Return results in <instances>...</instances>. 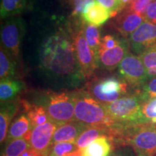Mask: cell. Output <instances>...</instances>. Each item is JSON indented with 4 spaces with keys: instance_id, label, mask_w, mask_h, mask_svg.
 <instances>
[{
    "instance_id": "32",
    "label": "cell",
    "mask_w": 156,
    "mask_h": 156,
    "mask_svg": "<svg viewBox=\"0 0 156 156\" xmlns=\"http://www.w3.org/2000/svg\"><path fill=\"white\" fill-rule=\"evenodd\" d=\"M122 40H119V39L117 38L116 37H115L114 36L106 35V36H105L101 38L99 51L108 50L114 48L115 46H118V45L122 42Z\"/></svg>"
},
{
    "instance_id": "29",
    "label": "cell",
    "mask_w": 156,
    "mask_h": 156,
    "mask_svg": "<svg viewBox=\"0 0 156 156\" xmlns=\"http://www.w3.org/2000/svg\"><path fill=\"white\" fill-rule=\"evenodd\" d=\"M79 150L75 143L72 142H58L51 148V156H65L70 153Z\"/></svg>"
},
{
    "instance_id": "9",
    "label": "cell",
    "mask_w": 156,
    "mask_h": 156,
    "mask_svg": "<svg viewBox=\"0 0 156 156\" xmlns=\"http://www.w3.org/2000/svg\"><path fill=\"white\" fill-rule=\"evenodd\" d=\"M74 45L82 75L83 77H90L94 73L98 62L87 44L83 29L76 36Z\"/></svg>"
},
{
    "instance_id": "23",
    "label": "cell",
    "mask_w": 156,
    "mask_h": 156,
    "mask_svg": "<svg viewBox=\"0 0 156 156\" xmlns=\"http://www.w3.org/2000/svg\"><path fill=\"white\" fill-rule=\"evenodd\" d=\"M83 30L85 39H86L90 48L92 50L95 58L98 62V51L101 41L100 31L98 27L90 24H87V23H85V25H83Z\"/></svg>"
},
{
    "instance_id": "10",
    "label": "cell",
    "mask_w": 156,
    "mask_h": 156,
    "mask_svg": "<svg viewBox=\"0 0 156 156\" xmlns=\"http://www.w3.org/2000/svg\"><path fill=\"white\" fill-rule=\"evenodd\" d=\"M58 126L55 122L48 121L33 128L29 140L30 148L39 153H50L52 139Z\"/></svg>"
},
{
    "instance_id": "19",
    "label": "cell",
    "mask_w": 156,
    "mask_h": 156,
    "mask_svg": "<svg viewBox=\"0 0 156 156\" xmlns=\"http://www.w3.org/2000/svg\"><path fill=\"white\" fill-rule=\"evenodd\" d=\"M25 89V84L20 80L7 79L0 83L1 103L13 101Z\"/></svg>"
},
{
    "instance_id": "33",
    "label": "cell",
    "mask_w": 156,
    "mask_h": 156,
    "mask_svg": "<svg viewBox=\"0 0 156 156\" xmlns=\"http://www.w3.org/2000/svg\"><path fill=\"white\" fill-rule=\"evenodd\" d=\"M145 21L156 25V2H152L143 15Z\"/></svg>"
},
{
    "instance_id": "4",
    "label": "cell",
    "mask_w": 156,
    "mask_h": 156,
    "mask_svg": "<svg viewBox=\"0 0 156 156\" xmlns=\"http://www.w3.org/2000/svg\"><path fill=\"white\" fill-rule=\"evenodd\" d=\"M142 104L139 94L136 93L121 98L105 105V108L115 124L134 125L146 123L142 114Z\"/></svg>"
},
{
    "instance_id": "16",
    "label": "cell",
    "mask_w": 156,
    "mask_h": 156,
    "mask_svg": "<svg viewBox=\"0 0 156 156\" xmlns=\"http://www.w3.org/2000/svg\"><path fill=\"white\" fill-rule=\"evenodd\" d=\"M33 126L28 115L22 114L19 116L9 126L6 142L19 138H25L30 140Z\"/></svg>"
},
{
    "instance_id": "18",
    "label": "cell",
    "mask_w": 156,
    "mask_h": 156,
    "mask_svg": "<svg viewBox=\"0 0 156 156\" xmlns=\"http://www.w3.org/2000/svg\"><path fill=\"white\" fill-rule=\"evenodd\" d=\"M114 149L108 136L103 135L83 148L82 154L83 156H108Z\"/></svg>"
},
{
    "instance_id": "7",
    "label": "cell",
    "mask_w": 156,
    "mask_h": 156,
    "mask_svg": "<svg viewBox=\"0 0 156 156\" xmlns=\"http://www.w3.org/2000/svg\"><path fill=\"white\" fill-rule=\"evenodd\" d=\"M25 33V24L20 17L11 18L2 25L1 47L13 57H17Z\"/></svg>"
},
{
    "instance_id": "13",
    "label": "cell",
    "mask_w": 156,
    "mask_h": 156,
    "mask_svg": "<svg viewBox=\"0 0 156 156\" xmlns=\"http://www.w3.org/2000/svg\"><path fill=\"white\" fill-rule=\"evenodd\" d=\"M129 44L122 40L118 46L108 50L99 51L98 64L107 70H112L119 67L121 62L129 53Z\"/></svg>"
},
{
    "instance_id": "6",
    "label": "cell",
    "mask_w": 156,
    "mask_h": 156,
    "mask_svg": "<svg viewBox=\"0 0 156 156\" xmlns=\"http://www.w3.org/2000/svg\"><path fill=\"white\" fill-rule=\"evenodd\" d=\"M126 90L127 83L125 81L111 77L93 83L87 93L98 102L106 105L124 97Z\"/></svg>"
},
{
    "instance_id": "17",
    "label": "cell",
    "mask_w": 156,
    "mask_h": 156,
    "mask_svg": "<svg viewBox=\"0 0 156 156\" xmlns=\"http://www.w3.org/2000/svg\"><path fill=\"white\" fill-rule=\"evenodd\" d=\"M18 110V106L14 101L1 103L0 112V142L2 144L7 139L8 128L12 119Z\"/></svg>"
},
{
    "instance_id": "1",
    "label": "cell",
    "mask_w": 156,
    "mask_h": 156,
    "mask_svg": "<svg viewBox=\"0 0 156 156\" xmlns=\"http://www.w3.org/2000/svg\"><path fill=\"white\" fill-rule=\"evenodd\" d=\"M40 61L48 73L56 77H83L76 56L75 45L64 33L51 35L40 48Z\"/></svg>"
},
{
    "instance_id": "31",
    "label": "cell",
    "mask_w": 156,
    "mask_h": 156,
    "mask_svg": "<svg viewBox=\"0 0 156 156\" xmlns=\"http://www.w3.org/2000/svg\"><path fill=\"white\" fill-rule=\"evenodd\" d=\"M110 12L111 17L116 16L122 12L120 0H95Z\"/></svg>"
},
{
    "instance_id": "28",
    "label": "cell",
    "mask_w": 156,
    "mask_h": 156,
    "mask_svg": "<svg viewBox=\"0 0 156 156\" xmlns=\"http://www.w3.org/2000/svg\"><path fill=\"white\" fill-rule=\"evenodd\" d=\"M142 114L146 123L156 124V98L142 103Z\"/></svg>"
},
{
    "instance_id": "37",
    "label": "cell",
    "mask_w": 156,
    "mask_h": 156,
    "mask_svg": "<svg viewBox=\"0 0 156 156\" xmlns=\"http://www.w3.org/2000/svg\"><path fill=\"white\" fill-rule=\"evenodd\" d=\"M132 1H133V0H120L121 9H122V12L124 10V9L127 8L130 4L132 3Z\"/></svg>"
},
{
    "instance_id": "14",
    "label": "cell",
    "mask_w": 156,
    "mask_h": 156,
    "mask_svg": "<svg viewBox=\"0 0 156 156\" xmlns=\"http://www.w3.org/2000/svg\"><path fill=\"white\" fill-rule=\"evenodd\" d=\"M80 17L85 23L100 27L111 17V13L95 0H89L82 12Z\"/></svg>"
},
{
    "instance_id": "27",
    "label": "cell",
    "mask_w": 156,
    "mask_h": 156,
    "mask_svg": "<svg viewBox=\"0 0 156 156\" xmlns=\"http://www.w3.org/2000/svg\"><path fill=\"white\" fill-rule=\"evenodd\" d=\"M137 93L142 103L156 98V77L146 82L140 92Z\"/></svg>"
},
{
    "instance_id": "24",
    "label": "cell",
    "mask_w": 156,
    "mask_h": 156,
    "mask_svg": "<svg viewBox=\"0 0 156 156\" xmlns=\"http://www.w3.org/2000/svg\"><path fill=\"white\" fill-rule=\"evenodd\" d=\"M25 6L26 0H1V19L20 14L24 10Z\"/></svg>"
},
{
    "instance_id": "34",
    "label": "cell",
    "mask_w": 156,
    "mask_h": 156,
    "mask_svg": "<svg viewBox=\"0 0 156 156\" xmlns=\"http://www.w3.org/2000/svg\"><path fill=\"white\" fill-rule=\"evenodd\" d=\"M89 0H72L73 3V17H80L84 7Z\"/></svg>"
},
{
    "instance_id": "12",
    "label": "cell",
    "mask_w": 156,
    "mask_h": 156,
    "mask_svg": "<svg viewBox=\"0 0 156 156\" xmlns=\"http://www.w3.org/2000/svg\"><path fill=\"white\" fill-rule=\"evenodd\" d=\"M145 22L143 16L125 9L116 17L113 26L124 37L129 36L142 23Z\"/></svg>"
},
{
    "instance_id": "21",
    "label": "cell",
    "mask_w": 156,
    "mask_h": 156,
    "mask_svg": "<svg viewBox=\"0 0 156 156\" xmlns=\"http://www.w3.org/2000/svg\"><path fill=\"white\" fill-rule=\"evenodd\" d=\"M23 106L27 111V115L33 128L51 121L46 109L40 105H31L30 103L23 102Z\"/></svg>"
},
{
    "instance_id": "11",
    "label": "cell",
    "mask_w": 156,
    "mask_h": 156,
    "mask_svg": "<svg viewBox=\"0 0 156 156\" xmlns=\"http://www.w3.org/2000/svg\"><path fill=\"white\" fill-rule=\"evenodd\" d=\"M128 41L134 51L140 55L156 44V25L145 21L129 36Z\"/></svg>"
},
{
    "instance_id": "26",
    "label": "cell",
    "mask_w": 156,
    "mask_h": 156,
    "mask_svg": "<svg viewBox=\"0 0 156 156\" xmlns=\"http://www.w3.org/2000/svg\"><path fill=\"white\" fill-rule=\"evenodd\" d=\"M146 68L147 81L156 77V44L140 55Z\"/></svg>"
},
{
    "instance_id": "5",
    "label": "cell",
    "mask_w": 156,
    "mask_h": 156,
    "mask_svg": "<svg viewBox=\"0 0 156 156\" xmlns=\"http://www.w3.org/2000/svg\"><path fill=\"white\" fill-rule=\"evenodd\" d=\"M40 105L46 109L50 120L58 125L75 121V103L73 94L47 93L41 98Z\"/></svg>"
},
{
    "instance_id": "35",
    "label": "cell",
    "mask_w": 156,
    "mask_h": 156,
    "mask_svg": "<svg viewBox=\"0 0 156 156\" xmlns=\"http://www.w3.org/2000/svg\"><path fill=\"white\" fill-rule=\"evenodd\" d=\"M108 156H136V155L131 147L126 146L115 148Z\"/></svg>"
},
{
    "instance_id": "2",
    "label": "cell",
    "mask_w": 156,
    "mask_h": 156,
    "mask_svg": "<svg viewBox=\"0 0 156 156\" xmlns=\"http://www.w3.org/2000/svg\"><path fill=\"white\" fill-rule=\"evenodd\" d=\"M108 137L114 148L128 146L136 156L156 155V124H115L109 127Z\"/></svg>"
},
{
    "instance_id": "15",
    "label": "cell",
    "mask_w": 156,
    "mask_h": 156,
    "mask_svg": "<svg viewBox=\"0 0 156 156\" xmlns=\"http://www.w3.org/2000/svg\"><path fill=\"white\" fill-rule=\"evenodd\" d=\"M88 126L75 120L58 125L54 134L52 145L58 142L75 143L78 136Z\"/></svg>"
},
{
    "instance_id": "8",
    "label": "cell",
    "mask_w": 156,
    "mask_h": 156,
    "mask_svg": "<svg viewBox=\"0 0 156 156\" xmlns=\"http://www.w3.org/2000/svg\"><path fill=\"white\" fill-rule=\"evenodd\" d=\"M118 68L123 80L131 86L143 85L147 81L146 68L140 56L129 52L121 62Z\"/></svg>"
},
{
    "instance_id": "3",
    "label": "cell",
    "mask_w": 156,
    "mask_h": 156,
    "mask_svg": "<svg viewBox=\"0 0 156 156\" xmlns=\"http://www.w3.org/2000/svg\"><path fill=\"white\" fill-rule=\"evenodd\" d=\"M75 103V119L88 126L111 127L115 124L105 105L90 96L87 92L73 94Z\"/></svg>"
},
{
    "instance_id": "39",
    "label": "cell",
    "mask_w": 156,
    "mask_h": 156,
    "mask_svg": "<svg viewBox=\"0 0 156 156\" xmlns=\"http://www.w3.org/2000/svg\"><path fill=\"white\" fill-rule=\"evenodd\" d=\"M49 156H51V155H49Z\"/></svg>"
},
{
    "instance_id": "36",
    "label": "cell",
    "mask_w": 156,
    "mask_h": 156,
    "mask_svg": "<svg viewBox=\"0 0 156 156\" xmlns=\"http://www.w3.org/2000/svg\"><path fill=\"white\" fill-rule=\"evenodd\" d=\"M50 153H39L32 148H29V149L25 151L20 156H49Z\"/></svg>"
},
{
    "instance_id": "25",
    "label": "cell",
    "mask_w": 156,
    "mask_h": 156,
    "mask_svg": "<svg viewBox=\"0 0 156 156\" xmlns=\"http://www.w3.org/2000/svg\"><path fill=\"white\" fill-rule=\"evenodd\" d=\"M29 148H30V142L25 138L12 140L7 142L2 156H20Z\"/></svg>"
},
{
    "instance_id": "22",
    "label": "cell",
    "mask_w": 156,
    "mask_h": 156,
    "mask_svg": "<svg viewBox=\"0 0 156 156\" xmlns=\"http://www.w3.org/2000/svg\"><path fill=\"white\" fill-rule=\"evenodd\" d=\"M15 62L12 56L1 47L0 51V79H13L15 75Z\"/></svg>"
},
{
    "instance_id": "20",
    "label": "cell",
    "mask_w": 156,
    "mask_h": 156,
    "mask_svg": "<svg viewBox=\"0 0 156 156\" xmlns=\"http://www.w3.org/2000/svg\"><path fill=\"white\" fill-rule=\"evenodd\" d=\"M103 135H109V128L105 126H88L78 136L75 145L78 149L83 150Z\"/></svg>"
},
{
    "instance_id": "38",
    "label": "cell",
    "mask_w": 156,
    "mask_h": 156,
    "mask_svg": "<svg viewBox=\"0 0 156 156\" xmlns=\"http://www.w3.org/2000/svg\"><path fill=\"white\" fill-rule=\"evenodd\" d=\"M65 156H83L82 154V150H77V151L70 153Z\"/></svg>"
},
{
    "instance_id": "30",
    "label": "cell",
    "mask_w": 156,
    "mask_h": 156,
    "mask_svg": "<svg viewBox=\"0 0 156 156\" xmlns=\"http://www.w3.org/2000/svg\"><path fill=\"white\" fill-rule=\"evenodd\" d=\"M153 0H133L129 6L127 7L130 11L137 13L142 16H143L145 13L146 9L152 2Z\"/></svg>"
}]
</instances>
